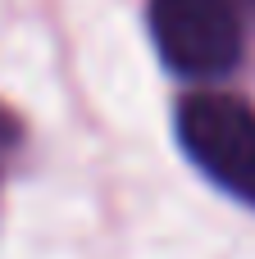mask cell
Returning a JSON list of instances; mask_svg holds the SVG:
<instances>
[{
  "label": "cell",
  "mask_w": 255,
  "mask_h": 259,
  "mask_svg": "<svg viewBox=\"0 0 255 259\" xmlns=\"http://www.w3.org/2000/svg\"><path fill=\"white\" fill-rule=\"evenodd\" d=\"M178 141L192 164L255 209V109L224 91H196L178 105Z\"/></svg>",
  "instance_id": "obj_1"
},
{
  "label": "cell",
  "mask_w": 255,
  "mask_h": 259,
  "mask_svg": "<svg viewBox=\"0 0 255 259\" xmlns=\"http://www.w3.org/2000/svg\"><path fill=\"white\" fill-rule=\"evenodd\" d=\"M160 59L183 77H224L242 59V18L233 0H151Z\"/></svg>",
  "instance_id": "obj_2"
},
{
  "label": "cell",
  "mask_w": 255,
  "mask_h": 259,
  "mask_svg": "<svg viewBox=\"0 0 255 259\" xmlns=\"http://www.w3.org/2000/svg\"><path fill=\"white\" fill-rule=\"evenodd\" d=\"M14 137H18V127H14V118H9V114L0 109V155H5V150L14 146Z\"/></svg>",
  "instance_id": "obj_3"
}]
</instances>
